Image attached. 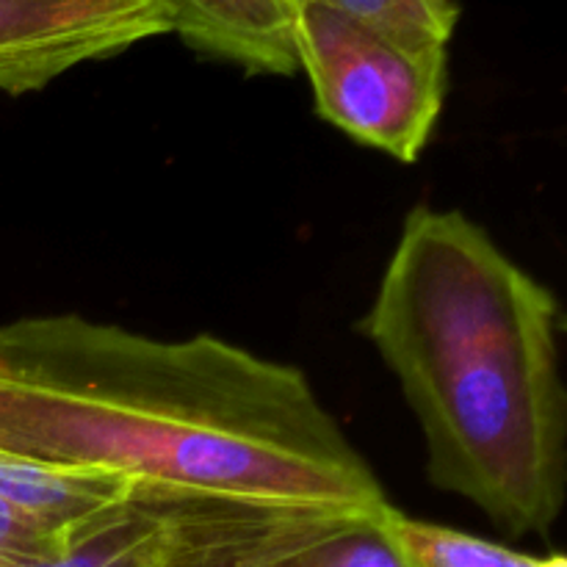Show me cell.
Segmentation results:
<instances>
[{"mask_svg":"<svg viewBox=\"0 0 567 567\" xmlns=\"http://www.w3.org/2000/svg\"><path fill=\"white\" fill-rule=\"evenodd\" d=\"M0 449L44 465L308 507L388 502L297 365L78 313L0 327Z\"/></svg>","mask_w":567,"mask_h":567,"instance_id":"obj_1","label":"cell"},{"mask_svg":"<svg viewBox=\"0 0 567 567\" xmlns=\"http://www.w3.org/2000/svg\"><path fill=\"white\" fill-rule=\"evenodd\" d=\"M360 332L419 419L432 485L546 537L567 485L557 297L463 210L419 205Z\"/></svg>","mask_w":567,"mask_h":567,"instance_id":"obj_2","label":"cell"},{"mask_svg":"<svg viewBox=\"0 0 567 567\" xmlns=\"http://www.w3.org/2000/svg\"><path fill=\"white\" fill-rule=\"evenodd\" d=\"M297 70L316 111L354 142L413 164L435 133L449 89L446 48H408L324 0H282Z\"/></svg>","mask_w":567,"mask_h":567,"instance_id":"obj_3","label":"cell"},{"mask_svg":"<svg viewBox=\"0 0 567 567\" xmlns=\"http://www.w3.org/2000/svg\"><path fill=\"white\" fill-rule=\"evenodd\" d=\"M321 509L330 507L131 482L66 526L53 557L9 567H241Z\"/></svg>","mask_w":567,"mask_h":567,"instance_id":"obj_4","label":"cell"},{"mask_svg":"<svg viewBox=\"0 0 567 567\" xmlns=\"http://www.w3.org/2000/svg\"><path fill=\"white\" fill-rule=\"evenodd\" d=\"M166 33L161 0H0V92H39L75 66Z\"/></svg>","mask_w":567,"mask_h":567,"instance_id":"obj_5","label":"cell"},{"mask_svg":"<svg viewBox=\"0 0 567 567\" xmlns=\"http://www.w3.org/2000/svg\"><path fill=\"white\" fill-rule=\"evenodd\" d=\"M172 33L249 75H293L297 61L282 0H161Z\"/></svg>","mask_w":567,"mask_h":567,"instance_id":"obj_6","label":"cell"},{"mask_svg":"<svg viewBox=\"0 0 567 567\" xmlns=\"http://www.w3.org/2000/svg\"><path fill=\"white\" fill-rule=\"evenodd\" d=\"M399 509L332 507L241 567H415L396 535Z\"/></svg>","mask_w":567,"mask_h":567,"instance_id":"obj_7","label":"cell"},{"mask_svg":"<svg viewBox=\"0 0 567 567\" xmlns=\"http://www.w3.org/2000/svg\"><path fill=\"white\" fill-rule=\"evenodd\" d=\"M131 480L103 471L59 468L0 449V498L42 524L64 532L114 502Z\"/></svg>","mask_w":567,"mask_h":567,"instance_id":"obj_8","label":"cell"},{"mask_svg":"<svg viewBox=\"0 0 567 567\" xmlns=\"http://www.w3.org/2000/svg\"><path fill=\"white\" fill-rule=\"evenodd\" d=\"M341 14L408 48H449L460 22L454 0H324Z\"/></svg>","mask_w":567,"mask_h":567,"instance_id":"obj_9","label":"cell"},{"mask_svg":"<svg viewBox=\"0 0 567 567\" xmlns=\"http://www.w3.org/2000/svg\"><path fill=\"white\" fill-rule=\"evenodd\" d=\"M396 535L415 567H535L537 557L449 526L396 515Z\"/></svg>","mask_w":567,"mask_h":567,"instance_id":"obj_10","label":"cell"},{"mask_svg":"<svg viewBox=\"0 0 567 567\" xmlns=\"http://www.w3.org/2000/svg\"><path fill=\"white\" fill-rule=\"evenodd\" d=\"M61 537H64L61 529L42 524L0 498V567L53 557L61 546Z\"/></svg>","mask_w":567,"mask_h":567,"instance_id":"obj_11","label":"cell"},{"mask_svg":"<svg viewBox=\"0 0 567 567\" xmlns=\"http://www.w3.org/2000/svg\"><path fill=\"white\" fill-rule=\"evenodd\" d=\"M535 567H567V559L563 554H551V557H537Z\"/></svg>","mask_w":567,"mask_h":567,"instance_id":"obj_12","label":"cell"}]
</instances>
